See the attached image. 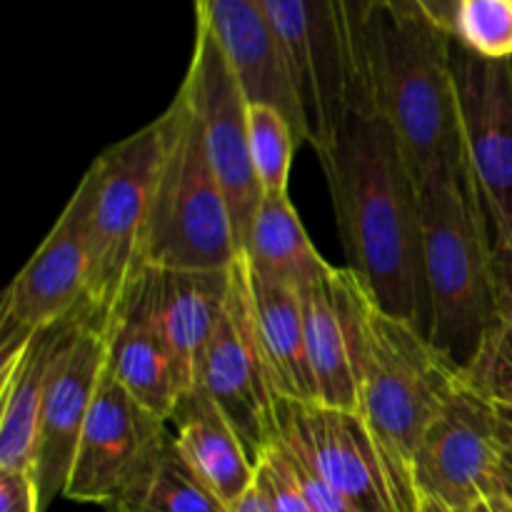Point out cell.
I'll return each instance as SVG.
<instances>
[{"label":"cell","mask_w":512,"mask_h":512,"mask_svg":"<svg viewBox=\"0 0 512 512\" xmlns=\"http://www.w3.org/2000/svg\"><path fill=\"white\" fill-rule=\"evenodd\" d=\"M90 305L60 323L30 335L20 348L0 358V470L33 473L40 408L60 355Z\"/></svg>","instance_id":"obj_19"},{"label":"cell","mask_w":512,"mask_h":512,"mask_svg":"<svg viewBox=\"0 0 512 512\" xmlns=\"http://www.w3.org/2000/svg\"><path fill=\"white\" fill-rule=\"evenodd\" d=\"M250 158L263 193H288L290 165L300 145L293 123L268 103H248Z\"/></svg>","instance_id":"obj_26"},{"label":"cell","mask_w":512,"mask_h":512,"mask_svg":"<svg viewBox=\"0 0 512 512\" xmlns=\"http://www.w3.org/2000/svg\"><path fill=\"white\" fill-rule=\"evenodd\" d=\"M495 315L465 378L493 403H512V270L493 255Z\"/></svg>","instance_id":"obj_25"},{"label":"cell","mask_w":512,"mask_h":512,"mask_svg":"<svg viewBox=\"0 0 512 512\" xmlns=\"http://www.w3.org/2000/svg\"><path fill=\"white\" fill-rule=\"evenodd\" d=\"M105 368L108 335L90 310L60 355L40 408L33 475L43 510L53 503V498L65 493L75 450L93 408L95 393L103 383Z\"/></svg>","instance_id":"obj_15"},{"label":"cell","mask_w":512,"mask_h":512,"mask_svg":"<svg viewBox=\"0 0 512 512\" xmlns=\"http://www.w3.org/2000/svg\"><path fill=\"white\" fill-rule=\"evenodd\" d=\"M275 443L318 473L355 512H400L378 445L355 410L275 398Z\"/></svg>","instance_id":"obj_9"},{"label":"cell","mask_w":512,"mask_h":512,"mask_svg":"<svg viewBox=\"0 0 512 512\" xmlns=\"http://www.w3.org/2000/svg\"><path fill=\"white\" fill-rule=\"evenodd\" d=\"M495 498L512 505V443H505V440L500 448L498 470H495Z\"/></svg>","instance_id":"obj_31"},{"label":"cell","mask_w":512,"mask_h":512,"mask_svg":"<svg viewBox=\"0 0 512 512\" xmlns=\"http://www.w3.org/2000/svg\"><path fill=\"white\" fill-rule=\"evenodd\" d=\"M88 290V225L83 203L73 193L43 243L5 288L0 303V358L38 330L83 310Z\"/></svg>","instance_id":"obj_12"},{"label":"cell","mask_w":512,"mask_h":512,"mask_svg":"<svg viewBox=\"0 0 512 512\" xmlns=\"http://www.w3.org/2000/svg\"><path fill=\"white\" fill-rule=\"evenodd\" d=\"M453 35L375 0L368 68L373 110L403 150L413 180L465 168L453 78Z\"/></svg>","instance_id":"obj_2"},{"label":"cell","mask_w":512,"mask_h":512,"mask_svg":"<svg viewBox=\"0 0 512 512\" xmlns=\"http://www.w3.org/2000/svg\"><path fill=\"white\" fill-rule=\"evenodd\" d=\"M345 268L380 310L428 335L423 225L413 173L375 110H358L320 158Z\"/></svg>","instance_id":"obj_1"},{"label":"cell","mask_w":512,"mask_h":512,"mask_svg":"<svg viewBox=\"0 0 512 512\" xmlns=\"http://www.w3.org/2000/svg\"><path fill=\"white\" fill-rule=\"evenodd\" d=\"M0 512H43L38 483L30 470H0Z\"/></svg>","instance_id":"obj_29"},{"label":"cell","mask_w":512,"mask_h":512,"mask_svg":"<svg viewBox=\"0 0 512 512\" xmlns=\"http://www.w3.org/2000/svg\"><path fill=\"white\" fill-rule=\"evenodd\" d=\"M500 448L495 403L463 373L415 448L418 498H430L455 512H470L480 500L495 498Z\"/></svg>","instance_id":"obj_8"},{"label":"cell","mask_w":512,"mask_h":512,"mask_svg":"<svg viewBox=\"0 0 512 512\" xmlns=\"http://www.w3.org/2000/svg\"><path fill=\"white\" fill-rule=\"evenodd\" d=\"M493 230V255L512 270V215L503 220H493L490 223Z\"/></svg>","instance_id":"obj_32"},{"label":"cell","mask_w":512,"mask_h":512,"mask_svg":"<svg viewBox=\"0 0 512 512\" xmlns=\"http://www.w3.org/2000/svg\"><path fill=\"white\" fill-rule=\"evenodd\" d=\"M230 512H273V508H270V503L265 500V495L260 493L258 485H253L238 503L230 505Z\"/></svg>","instance_id":"obj_33"},{"label":"cell","mask_w":512,"mask_h":512,"mask_svg":"<svg viewBox=\"0 0 512 512\" xmlns=\"http://www.w3.org/2000/svg\"><path fill=\"white\" fill-rule=\"evenodd\" d=\"M160 155L163 125L155 118L105 148L75 188L88 225V305L103 330L145 270V230Z\"/></svg>","instance_id":"obj_7"},{"label":"cell","mask_w":512,"mask_h":512,"mask_svg":"<svg viewBox=\"0 0 512 512\" xmlns=\"http://www.w3.org/2000/svg\"><path fill=\"white\" fill-rule=\"evenodd\" d=\"M248 280L250 308H253L255 333L268 365L275 398L318 400L313 370L305 345L303 295L300 288L260 275L250 268L248 258L240 253Z\"/></svg>","instance_id":"obj_21"},{"label":"cell","mask_w":512,"mask_h":512,"mask_svg":"<svg viewBox=\"0 0 512 512\" xmlns=\"http://www.w3.org/2000/svg\"><path fill=\"white\" fill-rule=\"evenodd\" d=\"M158 118L163 155L145 230V268H233L240 250L228 198L183 85Z\"/></svg>","instance_id":"obj_6"},{"label":"cell","mask_w":512,"mask_h":512,"mask_svg":"<svg viewBox=\"0 0 512 512\" xmlns=\"http://www.w3.org/2000/svg\"><path fill=\"white\" fill-rule=\"evenodd\" d=\"M243 255L260 275L300 290L333 268L313 245L288 193H263Z\"/></svg>","instance_id":"obj_23"},{"label":"cell","mask_w":512,"mask_h":512,"mask_svg":"<svg viewBox=\"0 0 512 512\" xmlns=\"http://www.w3.org/2000/svg\"><path fill=\"white\" fill-rule=\"evenodd\" d=\"M255 485L273 512H313L308 498L300 490L288 453L278 443L268 445L255 463Z\"/></svg>","instance_id":"obj_28"},{"label":"cell","mask_w":512,"mask_h":512,"mask_svg":"<svg viewBox=\"0 0 512 512\" xmlns=\"http://www.w3.org/2000/svg\"><path fill=\"white\" fill-rule=\"evenodd\" d=\"M490 500H493L495 510H498V512H512V505L505 503V500H500V498H490Z\"/></svg>","instance_id":"obj_37"},{"label":"cell","mask_w":512,"mask_h":512,"mask_svg":"<svg viewBox=\"0 0 512 512\" xmlns=\"http://www.w3.org/2000/svg\"><path fill=\"white\" fill-rule=\"evenodd\" d=\"M170 425L180 458L228 508L253 488V458L228 418L203 390L193 388L180 400Z\"/></svg>","instance_id":"obj_22"},{"label":"cell","mask_w":512,"mask_h":512,"mask_svg":"<svg viewBox=\"0 0 512 512\" xmlns=\"http://www.w3.org/2000/svg\"><path fill=\"white\" fill-rule=\"evenodd\" d=\"M113 512H230L228 505L188 468L173 433L133 483L110 505Z\"/></svg>","instance_id":"obj_24"},{"label":"cell","mask_w":512,"mask_h":512,"mask_svg":"<svg viewBox=\"0 0 512 512\" xmlns=\"http://www.w3.org/2000/svg\"><path fill=\"white\" fill-rule=\"evenodd\" d=\"M300 295L318 403L358 413L360 313L368 293L348 268L333 265Z\"/></svg>","instance_id":"obj_16"},{"label":"cell","mask_w":512,"mask_h":512,"mask_svg":"<svg viewBox=\"0 0 512 512\" xmlns=\"http://www.w3.org/2000/svg\"><path fill=\"white\" fill-rule=\"evenodd\" d=\"M418 512H455L450 508H445V505L435 503V500L430 498H420V505H418Z\"/></svg>","instance_id":"obj_35"},{"label":"cell","mask_w":512,"mask_h":512,"mask_svg":"<svg viewBox=\"0 0 512 512\" xmlns=\"http://www.w3.org/2000/svg\"><path fill=\"white\" fill-rule=\"evenodd\" d=\"M180 85L190 95V103L203 125L205 148L228 198L235 243L243 253L253 230L255 213L263 200V190L250 158L248 95L218 40L198 20H195L193 55Z\"/></svg>","instance_id":"obj_10"},{"label":"cell","mask_w":512,"mask_h":512,"mask_svg":"<svg viewBox=\"0 0 512 512\" xmlns=\"http://www.w3.org/2000/svg\"><path fill=\"white\" fill-rule=\"evenodd\" d=\"M195 20L213 33L233 65L248 103H268L293 123L300 145L308 143L303 110L290 83L265 0H193Z\"/></svg>","instance_id":"obj_17"},{"label":"cell","mask_w":512,"mask_h":512,"mask_svg":"<svg viewBox=\"0 0 512 512\" xmlns=\"http://www.w3.org/2000/svg\"><path fill=\"white\" fill-rule=\"evenodd\" d=\"M228 418L245 450L258 463L275 443V390L255 333L243 258L230 268V295L223 320L198 368V385Z\"/></svg>","instance_id":"obj_11"},{"label":"cell","mask_w":512,"mask_h":512,"mask_svg":"<svg viewBox=\"0 0 512 512\" xmlns=\"http://www.w3.org/2000/svg\"><path fill=\"white\" fill-rule=\"evenodd\" d=\"M415 188L423 225L428 340L465 370L495 315L493 230L465 168L430 173Z\"/></svg>","instance_id":"obj_4"},{"label":"cell","mask_w":512,"mask_h":512,"mask_svg":"<svg viewBox=\"0 0 512 512\" xmlns=\"http://www.w3.org/2000/svg\"><path fill=\"white\" fill-rule=\"evenodd\" d=\"M385 3L395 5V8L410 10V13L420 15V18H425L428 23L438 25L440 30L453 35V23L460 0H385Z\"/></svg>","instance_id":"obj_30"},{"label":"cell","mask_w":512,"mask_h":512,"mask_svg":"<svg viewBox=\"0 0 512 512\" xmlns=\"http://www.w3.org/2000/svg\"><path fill=\"white\" fill-rule=\"evenodd\" d=\"M308 145L323 158L348 118L373 110L368 43L375 0H265Z\"/></svg>","instance_id":"obj_5"},{"label":"cell","mask_w":512,"mask_h":512,"mask_svg":"<svg viewBox=\"0 0 512 512\" xmlns=\"http://www.w3.org/2000/svg\"><path fill=\"white\" fill-rule=\"evenodd\" d=\"M470 512H498V510H495V505H493V500H480V503L478 505H473V510H470Z\"/></svg>","instance_id":"obj_36"},{"label":"cell","mask_w":512,"mask_h":512,"mask_svg":"<svg viewBox=\"0 0 512 512\" xmlns=\"http://www.w3.org/2000/svg\"><path fill=\"white\" fill-rule=\"evenodd\" d=\"M108 373L155 418L170 423L193 378L135 300H125L105 330Z\"/></svg>","instance_id":"obj_20"},{"label":"cell","mask_w":512,"mask_h":512,"mask_svg":"<svg viewBox=\"0 0 512 512\" xmlns=\"http://www.w3.org/2000/svg\"><path fill=\"white\" fill-rule=\"evenodd\" d=\"M228 295L230 268H145L125 300H135L143 308L150 323L198 385L200 358L223 320Z\"/></svg>","instance_id":"obj_18"},{"label":"cell","mask_w":512,"mask_h":512,"mask_svg":"<svg viewBox=\"0 0 512 512\" xmlns=\"http://www.w3.org/2000/svg\"><path fill=\"white\" fill-rule=\"evenodd\" d=\"M168 435L170 423L130 398L105 368L63 495L75 503L110 508L163 448Z\"/></svg>","instance_id":"obj_14"},{"label":"cell","mask_w":512,"mask_h":512,"mask_svg":"<svg viewBox=\"0 0 512 512\" xmlns=\"http://www.w3.org/2000/svg\"><path fill=\"white\" fill-rule=\"evenodd\" d=\"M463 163L488 220L512 215V60H488L453 40Z\"/></svg>","instance_id":"obj_13"},{"label":"cell","mask_w":512,"mask_h":512,"mask_svg":"<svg viewBox=\"0 0 512 512\" xmlns=\"http://www.w3.org/2000/svg\"><path fill=\"white\" fill-rule=\"evenodd\" d=\"M453 40L488 60H512V0H460Z\"/></svg>","instance_id":"obj_27"},{"label":"cell","mask_w":512,"mask_h":512,"mask_svg":"<svg viewBox=\"0 0 512 512\" xmlns=\"http://www.w3.org/2000/svg\"><path fill=\"white\" fill-rule=\"evenodd\" d=\"M463 370L428 335L365 295L358 343V413L375 440L400 512H418L413 455Z\"/></svg>","instance_id":"obj_3"},{"label":"cell","mask_w":512,"mask_h":512,"mask_svg":"<svg viewBox=\"0 0 512 512\" xmlns=\"http://www.w3.org/2000/svg\"><path fill=\"white\" fill-rule=\"evenodd\" d=\"M495 413H498L500 438L512 443V403H495Z\"/></svg>","instance_id":"obj_34"}]
</instances>
